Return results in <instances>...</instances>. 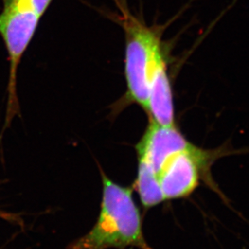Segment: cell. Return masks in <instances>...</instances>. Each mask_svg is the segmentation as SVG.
Returning a JSON list of instances; mask_svg holds the SVG:
<instances>
[{
  "label": "cell",
  "mask_w": 249,
  "mask_h": 249,
  "mask_svg": "<svg viewBox=\"0 0 249 249\" xmlns=\"http://www.w3.org/2000/svg\"><path fill=\"white\" fill-rule=\"evenodd\" d=\"M101 174L103 190L96 224L67 249H152L144 237L141 213L133 197V188L118 185L101 168Z\"/></svg>",
  "instance_id": "cell-1"
},
{
  "label": "cell",
  "mask_w": 249,
  "mask_h": 249,
  "mask_svg": "<svg viewBox=\"0 0 249 249\" xmlns=\"http://www.w3.org/2000/svg\"><path fill=\"white\" fill-rule=\"evenodd\" d=\"M122 15L118 19L122 23L125 37L124 75L127 94L129 101L138 104L146 110L149 95V80L154 53L160 44L157 28L146 25L120 5Z\"/></svg>",
  "instance_id": "cell-2"
},
{
  "label": "cell",
  "mask_w": 249,
  "mask_h": 249,
  "mask_svg": "<svg viewBox=\"0 0 249 249\" xmlns=\"http://www.w3.org/2000/svg\"><path fill=\"white\" fill-rule=\"evenodd\" d=\"M0 12V36L4 41L10 62L7 84V115L2 131L9 127L19 113L17 97V71L22 57L36 33L41 17L32 6L30 0H2Z\"/></svg>",
  "instance_id": "cell-3"
},
{
  "label": "cell",
  "mask_w": 249,
  "mask_h": 249,
  "mask_svg": "<svg viewBox=\"0 0 249 249\" xmlns=\"http://www.w3.org/2000/svg\"><path fill=\"white\" fill-rule=\"evenodd\" d=\"M222 151H206L196 146L171 156L156 176L164 201L187 198L201 182L228 204L211 175V166L223 156Z\"/></svg>",
  "instance_id": "cell-4"
},
{
  "label": "cell",
  "mask_w": 249,
  "mask_h": 249,
  "mask_svg": "<svg viewBox=\"0 0 249 249\" xmlns=\"http://www.w3.org/2000/svg\"><path fill=\"white\" fill-rule=\"evenodd\" d=\"M194 146L175 125L166 126L150 119L148 126L136 146L138 161L148 166L157 176L163 163L179 151Z\"/></svg>",
  "instance_id": "cell-5"
},
{
  "label": "cell",
  "mask_w": 249,
  "mask_h": 249,
  "mask_svg": "<svg viewBox=\"0 0 249 249\" xmlns=\"http://www.w3.org/2000/svg\"><path fill=\"white\" fill-rule=\"evenodd\" d=\"M146 111L155 123L166 126L175 125L173 92L161 43L154 53Z\"/></svg>",
  "instance_id": "cell-6"
},
{
  "label": "cell",
  "mask_w": 249,
  "mask_h": 249,
  "mask_svg": "<svg viewBox=\"0 0 249 249\" xmlns=\"http://www.w3.org/2000/svg\"><path fill=\"white\" fill-rule=\"evenodd\" d=\"M134 187L138 191L145 209L152 208L164 201L156 176L148 166L141 161H139L138 174Z\"/></svg>",
  "instance_id": "cell-7"
},
{
  "label": "cell",
  "mask_w": 249,
  "mask_h": 249,
  "mask_svg": "<svg viewBox=\"0 0 249 249\" xmlns=\"http://www.w3.org/2000/svg\"><path fill=\"white\" fill-rule=\"evenodd\" d=\"M52 1L53 0H30L34 10L41 17L46 13Z\"/></svg>",
  "instance_id": "cell-8"
},
{
  "label": "cell",
  "mask_w": 249,
  "mask_h": 249,
  "mask_svg": "<svg viewBox=\"0 0 249 249\" xmlns=\"http://www.w3.org/2000/svg\"><path fill=\"white\" fill-rule=\"evenodd\" d=\"M0 216H1V217H2V213H1V214H0Z\"/></svg>",
  "instance_id": "cell-9"
}]
</instances>
